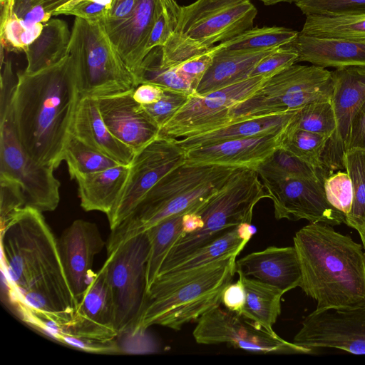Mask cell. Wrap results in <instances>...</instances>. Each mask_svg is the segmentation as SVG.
Segmentation results:
<instances>
[{"mask_svg":"<svg viewBox=\"0 0 365 365\" xmlns=\"http://www.w3.org/2000/svg\"><path fill=\"white\" fill-rule=\"evenodd\" d=\"M1 231L7 281L24 319L39 328L51 323L63 331L78 302L41 212L26 206Z\"/></svg>","mask_w":365,"mask_h":365,"instance_id":"6da1fadb","label":"cell"},{"mask_svg":"<svg viewBox=\"0 0 365 365\" xmlns=\"http://www.w3.org/2000/svg\"><path fill=\"white\" fill-rule=\"evenodd\" d=\"M81 98L69 54L43 70L17 74L14 122L23 147L39 164L55 170L63 160Z\"/></svg>","mask_w":365,"mask_h":365,"instance_id":"7a4b0ae2","label":"cell"},{"mask_svg":"<svg viewBox=\"0 0 365 365\" xmlns=\"http://www.w3.org/2000/svg\"><path fill=\"white\" fill-rule=\"evenodd\" d=\"M301 272L299 287L317 310L351 308L365 300V250L329 225L310 222L294 237Z\"/></svg>","mask_w":365,"mask_h":365,"instance_id":"3957f363","label":"cell"},{"mask_svg":"<svg viewBox=\"0 0 365 365\" xmlns=\"http://www.w3.org/2000/svg\"><path fill=\"white\" fill-rule=\"evenodd\" d=\"M237 254L182 272L159 274L147 292L142 317L133 334L153 325L180 330L221 304L232 283Z\"/></svg>","mask_w":365,"mask_h":365,"instance_id":"277c9868","label":"cell"},{"mask_svg":"<svg viewBox=\"0 0 365 365\" xmlns=\"http://www.w3.org/2000/svg\"><path fill=\"white\" fill-rule=\"evenodd\" d=\"M251 0H196L180 8L173 33L161 46V61L176 65L253 26Z\"/></svg>","mask_w":365,"mask_h":365,"instance_id":"5b68a950","label":"cell"},{"mask_svg":"<svg viewBox=\"0 0 365 365\" xmlns=\"http://www.w3.org/2000/svg\"><path fill=\"white\" fill-rule=\"evenodd\" d=\"M11 64L1 68L0 98V176L17 182L26 206L43 212L56 209L60 201V182L54 170L37 163L23 147L12 109L16 85Z\"/></svg>","mask_w":365,"mask_h":365,"instance_id":"8992f818","label":"cell"},{"mask_svg":"<svg viewBox=\"0 0 365 365\" xmlns=\"http://www.w3.org/2000/svg\"><path fill=\"white\" fill-rule=\"evenodd\" d=\"M68 54L81 97L97 98L136 87L103 23L76 17Z\"/></svg>","mask_w":365,"mask_h":365,"instance_id":"52a82bcc","label":"cell"},{"mask_svg":"<svg viewBox=\"0 0 365 365\" xmlns=\"http://www.w3.org/2000/svg\"><path fill=\"white\" fill-rule=\"evenodd\" d=\"M332 71L293 64L268 78L252 96L235 105L229 124L243 120L299 110L314 101L331 100Z\"/></svg>","mask_w":365,"mask_h":365,"instance_id":"ba28073f","label":"cell"},{"mask_svg":"<svg viewBox=\"0 0 365 365\" xmlns=\"http://www.w3.org/2000/svg\"><path fill=\"white\" fill-rule=\"evenodd\" d=\"M150 248V238L145 231L107 252L102 268L112 294L118 336L132 333L143 313Z\"/></svg>","mask_w":365,"mask_h":365,"instance_id":"9c48e42d","label":"cell"},{"mask_svg":"<svg viewBox=\"0 0 365 365\" xmlns=\"http://www.w3.org/2000/svg\"><path fill=\"white\" fill-rule=\"evenodd\" d=\"M249 192L236 183H227L195 210L202 218L199 230L181 237L167 254L158 274L167 272L197 250L238 225L251 223L254 207Z\"/></svg>","mask_w":365,"mask_h":365,"instance_id":"30bf717a","label":"cell"},{"mask_svg":"<svg viewBox=\"0 0 365 365\" xmlns=\"http://www.w3.org/2000/svg\"><path fill=\"white\" fill-rule=\"evenodd\" d=\"M185 159L186 152L178 139L162 135L135 153L123 190L107 215L110 230L125 221L144 195L168 173L184 164Z\"/></svg>","mask_w":365,"mask_h":365,"instance_id":"8fae6325","label":"cell"},{"mask_svg":"<svg viewBox=\"0 0 365 365\" xmlns=\"http://www.w3.org/2000/svg\"><path fill=\"white\" fill-rule=\"evenodd\" d=\"M270 77L256 76L187 101L161 128L160 135L182 138L229 124L230 110L257 91Z\"/></svg>","mask_w":365,"mask_h":365,"instance_id":"7c38bea8","label":"cell"},{"mask_svg":"<svg viewBox=\"0 0 365 365\" xmlns=\"http://www.w3.org/2000/svg\"><path fill=\"white\" fill-rule=\"evenodd\" d=\"M262 184L274 205L277 220L324 223L331 226L346 224V215L327 200L324 182L329 176L299 178L258 172Z\"/></svg>","mask_w":365,"mask_h":365,"instance_id":"4fadbf2b","label":"cell"},{"mask_svg":"<svg viewBox=\"0 0 365 365\" xmlns=\"http://www.w3.org/2000/svg\"><path fill=\"white\" fill-rule=\"evenodd\" d=\"M197 344H227L254 353L309 354L312 351L289 342L242 315L217 306L202 316L192 333Z\"/></svg>","mask_w":365,"mask_h":365,"instance_id":"5bb4252c","label":"cell"},{"mask_svg":"<svg viewBox=\"0 0 365 365\" xmlns=\"http://www.w3.org/2000/svg\"><path fill=\"white\" fill-rule=\"evenodd\" d=\"M293 342L312 351L334 348L365 354V300L351 308L315 309L304 318Z\"/></svg>","mask_w":365,"mask_h":365,"instance_id":"9a60e30c","label":"cell"},{"mask_svg":"<svg viewBox=\"0 0 365 365\" xmlns=\"http://www.w3.org/2000/svg\"><path fill=\"white\" fill-rule=\"evenodd\" d=\"M333 104L336 130L327 141L323 155L324 169L331 175L344 169L352 120L365 102V66H345L332 71Z\"/></svg>","mask_w":365,"mask_h":365,"instance_id":"2e32d148","label":"cell"},{"mask_svg":"<svg viewBox=\"0 0 365 365\" xmlns=\"http://www.w3.org/2000/svg\"><path fill=\"white\" fill-rule=\"evenodd\" d=\"M63 335L95 344L114 343L115 338L119 336L112 294L102 267L93 275L61 337Z\"/></svg>","mask_w":365,"mask_h":365,"instance_id":"e0dca14e","label":"cell"},{"mask_svg":"<svg viewBox=\"0 0 365 365\" xmlns=\"http://www.w3.org/2000/svg\"><path fill=\"white\" fill-rule=\"evenodd\" d=\"M134 89L96 100L110 131L135 153L157 138L160 128L143 106L135 101Z\"/></svg>","mask_w":365,"mask_h":365,"instance_id":"ac0fdd59","label":"cell"},{"mask_svg":"<svg viewBox=\"0 0 365 365\" xmlns=\"http://www.w3.org/2000/svg\"><path fill=\"white\" fill-rule=\"evenodd\" d=\"M62 266L70 287L79 302L92 280L94 257L105 245L95 223L73 221L57 240Z\"/></svg>","mask_w":365,"mask_h":365,"instance_id":"d6986e66","label":"cell"},{"mask_svg":"<svg viewBox=\"0 0 365 365\" xmlns=\"http://www.w3.org/2000/svg\"><path fill=\"white\" fill-rule=\"evenodd\" d=\"M283 132L192 148L185 151V163L230 165L256 170L281 146Z\"/></svg>","mask_w":365,"mask_h":365,"instance_id":"ffe728a7","label":"cell"},{"mask_svg":"<svg viewBox=\"0 0 365 365\" xmlns=\"http://www.w3.org/2000/svg\"><path fill=\"white\" fill-rule=\"evenodd\" d=\"M235 272L276 287L284 293L300 287L302 272L297 251L271 246L236 260Z\"/></svg>","mask_w":365,"mask_h":365,"instance_id":"44dd1931","label":"cell"},{"mask_svg":"<svg viewBox=\"0 0 365 365\" xmlns=\"http://www.w3.org/2000/svg\"><path fill=\"white\" fill-rule=\"evenodd\" d=\"M72 134L120 164L129 165L134 156L133 150L116 138L107 127L96 98L81 97L75 113Z\"/></svg>","mask_w":365,"mask_h":365,"instance_id":"7402d4cb","label":"cell"},{"mask_svg":"<svg viewBox=\"0 0 365 365\" xmlns=\"http://www.w3.org/2000/svg\"><path fill=\"white\" fill-rule=\"evenodd\" d=\"M298 52V62L323 68L365 66V41L318 37L299 32L292 43Z\"/></svg>","mask_w":365,"mask_h":365,"instance_id":"603a6c76","label":"cell"},{"mask_svg":"<svg viewBox=\"0 0 365 365\" xmlns=\"http://www.w3.org/2000/svg\"><path fill=\"white\" fill-rule=\"evenodd\" d=\"M215 47L212 63L199 83L195 95L204 96L251 77L258 63L279 48L227 50L217 45Z\"/></svg>","mask_w":365,"mask_h":365,"instance_id":"cb8c5ba5","label":"cell"},{"mask_svg":"<svg viewBox=\"0 0 365 365\" xmlns=\"http://www.w3.org/2000/svg\"><path fill=\"white\" fill-rule=\"evenodd\" d=\"M155 5L156 0H139L131 16L108 34L135 81L145 57V46L154 24Z\"/></svg>","mask_w":365,"mask_h":365,"instance_id":"d4e9b609","label":"cell"},{"mask_svg":"<svg viewBox=\"0 0 365 365\" xmlns=\"http://www.w3.org/2000/svg\"><path fill=\"white\" fill-rule=\"evenodd\" d=\"M298 110L232 123L215 130L178 139V142L186 151L226 140L279 133L284 131Z\"/></svg>","mask_w":365,"mask_h":365,"instance_id":"484cf974","label":"cell"},{"mask_svg":"<svg viewBox=\"0 0 365 365\" xmlns=\"http://www.w3.org/2000/svg\"><path fill=\"white\" fill-rule=\"evenodd\" d=\"M129 165L119 164L106 170L78 175L75 180L81 207L106 216L114 207L128 177Z\"/></svg>","mask_w":365,"mask_h":365,"instance_id":"4316f807","label":"cell"},{"mask_svg":"<svg viewBox=\"0 0 365 365\" xmlns=\"http://www.w3.org/2000/svg\"><path fill=\"white\" fill-rule=\"evenodd\" d=\"M71 36V31L65 21L51 18L26 51L27 64L24 72L36 73L61 61L68 55Z\"/></svg>","mask_w":365,"mask_h":365,"instance_id":"83f0119b","label":"cell"},{"mask_svg":"<svg viewBox=\"0 0 365 365\" xmlns=\"http://www.w3.org/2000/svg\"><path fill=\"white\" fill-rule=\"evenodd\" d=\"M245 290V302L241 315L256 324L274 331L273 325L281 314V299L284 294L279 288L238 274Z\"/></svg>","mask_w":365,"mask_h":365,"instance_id":"f1b7e54d","label":"cell"},{"mask_svg":"<svg viewBox=\"0 0 365 365\" xmlns=\"http://www.w3.org/2000/svg\"><path fill=\"white\" fill-rule=\"evenodd\" d=\"M255 232L251 223H242L197 250L165 273L185 271L230 255H239Z\"/></svg>","mask_w":365,"mask_h":365,"instance_id":"f546056e","label":"cell"},{"mask_svg":"<svg viewBox=\"0 0 365 365\" xmlns=\"http://www.w3.org/2000/svg\"><path fill=\"white\" fill-rule=\"evenodd\" d=\"M184 214L181 213L167 217L146 230L150 241L146 268L147 292L158 276L167 254L173 245L183 235L182 217Z\"/></svg>","mask_w":365,"mask_h":365,"instance_id":"4dcf8cb0","label":"cell"},{"mask_svg":"<svg viewBox=\"0 0 365 365\" xmlns=\"http://www.w3.org/2000/svg\"><path fill=\"white\" fill-rule=\"evenodd\" d=\"M161 53V46H157L146 55L135 77L136 86L141 83H152L165 90L195 95V89L180 72L178 64L163 63Z\"/></svg>","mask_w":365,"mask_h":365,"instance_id":"1f68e13d","label":"cell"},{"mask_svg":"<svg viewBox=\"0 0 365 365\" xmlns=\"http://www.w3.org/2000/svg\"><path fill=\"white\" fill-rule=\"evenodd\" d=\"M301 34L318 37L365 41V14L359 16H306Z\"/></svg>","mask_w":365,"mask_h":365,"instance_id":"d6a6232c","label":"cell"},{"mask_svg":"<svg viewBox=\"0 0 365 365\" xmlns=\"http://www.w3.org/2000/svg\"><path fill=\"white\" fill-rule=\"evenodd\" d=\"M15 0L0 1V43L5 51L26 52L41 34L43 24H38L29 28L14 12Z\"/></svg>","mask_w":365,"mask_h":365,"instance_id":"836d02e7","label":"cell"},{"mask_svg":"<svg viewBox=\"0 0 365 365\" xmlns=\"http://www.w3.org/2000/svg\"><path fill=\"white\" fill-rule=\"evenodd\" d=\"M344 163L353 188L352 205L346 215V225L356 230L361 236L365 230V149L347 150Z\"/></svg>","mask_w":365,"mask_h":365,"instance_id":"e575fe53","label":"cell"},{"mask_svg":"<svg viewBox=\"0 0 365 365\" xmlns=\"http://www.w3.org/2000/svg\"><path fill=\"white\" fill-rule=\"evenodd\" d=\"M299 32L283 26L252 27L217 46L227 50H250L280 47L292 43Z\"/></svg>","mask_w":365,"mask_h":365,"instance_id":"d590c367","label":"cell"},{"mask_svg":"<svg viewBox=\"0 0 365 365\" xmlns=\"http://www.w3.org/2000/svg\"><path fill=\"white\" fill-rule=\"evenodd\" d=\"M63 160L71 179L80 175L101 171L120 163L72 135L68 143Z\"/></svg>","mask_w":365,"mask_h":365,"instance_id":"8d00e7d4","label":"cell"},{"mask_svg":"<svg viewBox=\"0 0 365 365\" xmlns=\"http://www.w3.org/2000/svg\"><path fill=\"white\" fill-rule=\"evenodd\" d=\"M287 130H304L326 135L329 139L336 130V119L331 100L314 101L299 109Z\"/></svg>","mask_w":365,"mask_h":365,"instance_id":"74e56055","label":"cell"},{"mask_svg":"<svg viewBox=\"0 0 365 365\" xmlns=\"http://www.w3.org/2000/svg\"><path fill=\"white\" fill-rule=\"evenodd\" d=\"M328 140L327 136L317 133L286 128L282 135L280 147L314 168L324 169L322 158Z\"/></svg>","mask_w":365,"mask_h":365,"instance_id":"f35d334b","label":"cell"},{"mask_svg":"<svg viewBox=\"0 0 365 365\" xmlns=\"http://www.w3.org/2000/svg\"><path fill=\"white\" fill-rule=\"evenodd\" d=\"M257 172L299 178H317L322 174L329 175L324 169H317L289 151L279 147L257 169Z\"/></svg>","mask_w":365,"mask_h":365,"instance_id":"ab89813d","label":"cell"},{"mask_svg":"<svg viewBox=\"0 0 365 365\" xmlns=\"http://www.w3.org/2000/svg\"><path fill=\"white\" fill-rule=\"evenodd\" d=\"M180 8L175 0H156L154 24L145 46V56L153 48L167 42L176 28Z\"/></svg>","mask_w":365,"mask_h":365,"instance_id":"60d3db41","label":"cell"},{"mask_svg":"<svg viewBox=\"0 0 365 365\" xmlns=\"http://www.w3.org/2000/svg\"><path fill=\"white\" fill-rule=\"evenodd\" d=\"M294 4L306 16L316 14L344 16L365 14V0H297Z\"/></svg>","mask_w":365,"mask_h":365,"instance_id":"b9f144b4","label":"cell"},{"mask_svg":"<svg viewBox=\"0 0 365 365\" xmlns=\"http://www.w3.org/2000/svg\"><path fill=\"white\" fill-rule=\"evenodd\" d=\"M113 0H70L53 13V16L72 15L92 21L105 23Z\"/></svg>","mask_w":365,"mask_h":365,"instance_id":"7bdbcfd3","label":"cell"},{"mask_svg":"<svg viewBox=\"0 0 365 365\" xmlns=\"http://www.w3.org/2000/svg\"><path fill=\"white\" fill-rule=\"evenodd\" d=\"M324 187L329 202L346 215L353 200L352 183L347 172L331 173L325 178Z\"/></svg>","mask_w":365,"mask_h":365,"instance_id":"ee69618b","label":"cell"},{"mask_svg":"<svg viewBox=\"0 0 365 365\" xmlns=\"http://www.w3.org/2000/svg\"><path fill=\"white\" fill-rule=\"evenodd\" d=\"M0 220L4 228L26 205L21 185L14 180L0 176Z\"/></svg>","mask_w":365,"mask_h":365,"instance_id":"f6af8a7d","label":"cell"},{"mask_svg":"<svg viewBox=\"0 0 365 365\" xmlns=\"http://www.w3.org/2000/svg\"><path fill=\"white\" fill-rule=\"evenodd\" d=\"M297 59L298 52L292 43L280 46L258 63L251 77L256 76L272 77L297 63Z\"/></svg>","mask_w":365,"mask_h":365,"instance_id":"bcb514c9","label":"cell"},{"mask_svg":"<svg viewBox=\"0 0 365 365\" xmlns=\"http://www.w3.org/2000/svg\"><path fill=\"white\" fill-rule=\"evenodd\" d=\"M189 96L190 95L164 89L163 96L158 101L143 107L161 129L187 101Z\"/></svg>","mask_w":365,"mask_h":365,"instance_id":"7dc6e473","label":"cell"},{"mask_svg":"<svg viewBox=\"0 0 365 365\" xmlns=\"http://www.w3.org/2000/svg\"><path fill=\"white\" fill-rule=\"evenodd\" d=\"M216 52L215 46L178 64L180 72L189 81L196 91L201 79L211 66Z\"/></svg>","mask_w":365,"mask_h":365,"instance_id":"c3c4849f","label":"cell"},{"mask_svg":"<svg viewBox=\"0 0 365 365\" xmlns=\"http://www.w3.org/2000/svg\"><path fill=\"white\" fill-rule=\"evenodd\" d=\"M45 0H15L14 10L24 24L31 28L38 24H46L52 16L44 6Z\"/></svg>","mask_w":365,"mask_h":365,"instance_id":"681fc988","label":"cell"},{"mask_svg":"<svg viewBox=\"0 0 365 365\" xmlns=\"http://www.w3.org/2000/svg\"><path fill=\"white\" fill-rule=\"evenodd\" d=\"M139 0H113L104 23L108 34L127 21L133 14Z\"/></svg>","mask_w":365,"mask_h":365,"instance_id":"f907efd6","label":"cell"},{"mask_svg":"<svg viewBox=\"0 0 365 365\" xmlns=\"http://www.w3.org/2000/svg\"><path fill=\"white\" fill-rule=\"evenodd\" d=\"M245 299V287L239 277L235 283L232 282L225 288L221 297V303L226 309L241 315Z\"/></svg>","mask_w":365,"mask_h":365,"instance_id":"816d5d0a","label":"cell"},{"mask_svg":"<svg viewBox=\"0 0 365 365\" xmlns=\"http://www.w3.org/2000/svg\"><path fill=\"white\" fill-rule=\"evenodd\" d=\"M352 148L365 149V102L356 112L351 122L347 150Z\"/></svg>","mask_w":365,"mask_h":365,"instance_id":"f5cc1de1","label":"cell"},{"mask_svg":"<svg viewBox=\"0 0 365 365\" xmlns=\"http://www.w3.org/2000/svg\"><path fill=\"white\" fill-rule=\"evenodd\" d=\"M164 93V89L152 83H141L133 91V98L138 103L145 106L158 101Z\"/></svg>","mask_w":365,"mask_h":365,"instance_id":"db71d44e","label":"cell"},{"mask_svg":"<svg viewBox=\"0 0 365 365\" xmlns=\"http://www.w3.org/2000/svg\"><path fill=\"white\" fill-rule=\"evenodd\" d=\"M202 226V218L196 211H190L184 214L182 217L183 235L196 232Z\"/></svg>","mask_w":365,"mask_h":365,"instance_id":"11a10c76","label":"cell"},{"mask_svg":"<svg viewBox=\"0 0 365 365\" xmlns=\"http://www.w3.org/2000/svg\"><path fill=\"white\" fill-rule=\"evenodd\" d=\"M68 1L70 0H45L44 6L46 11L52 14L56 9Z\"/></svg>","mask_w":365,"mask_h":365,"instance_id":"9f6ffc18","label":"cell"},{"mask_svg":"<svg viewBox=\"0 0 365 365\" xmlns=\"http://www.w3.org/2000/svg\"><path fill=\"white\" fill-rule=\"evenodd\" d=\"M266 6L274 5L281 2H295L297 0H259Z\"/></svg>","mask_w":365,"mask_h":365,"instance_id":"6f0895ef","label":"cell"},{"mask_svg":"<svg viewBox=\"0 0 365 365\" xmlns=\"http://www.w3.org/2000/svg\"><path fill=\"white\" fill-rule=\"evenodd\" d=\"M361 242H365V230L362 235L360 236Z\"/></svg>","mask_w":365,"mask_h":365,"instance_id":"680465c9","label":"cell"},{"mask_svg":"<svg viewBox=\"0 0 365 365\" xmlns=\"http://www.w3.org/2000/svg\"><path fill=\"white\" fill-rule=\"evenodd\" d=\"M362 245H363L364 249L365 250V242H362Z\"/></svg>","mask_w":365,"mask_h":365,"instance_id":"91938a15","label":"cell"}]
</instances>
